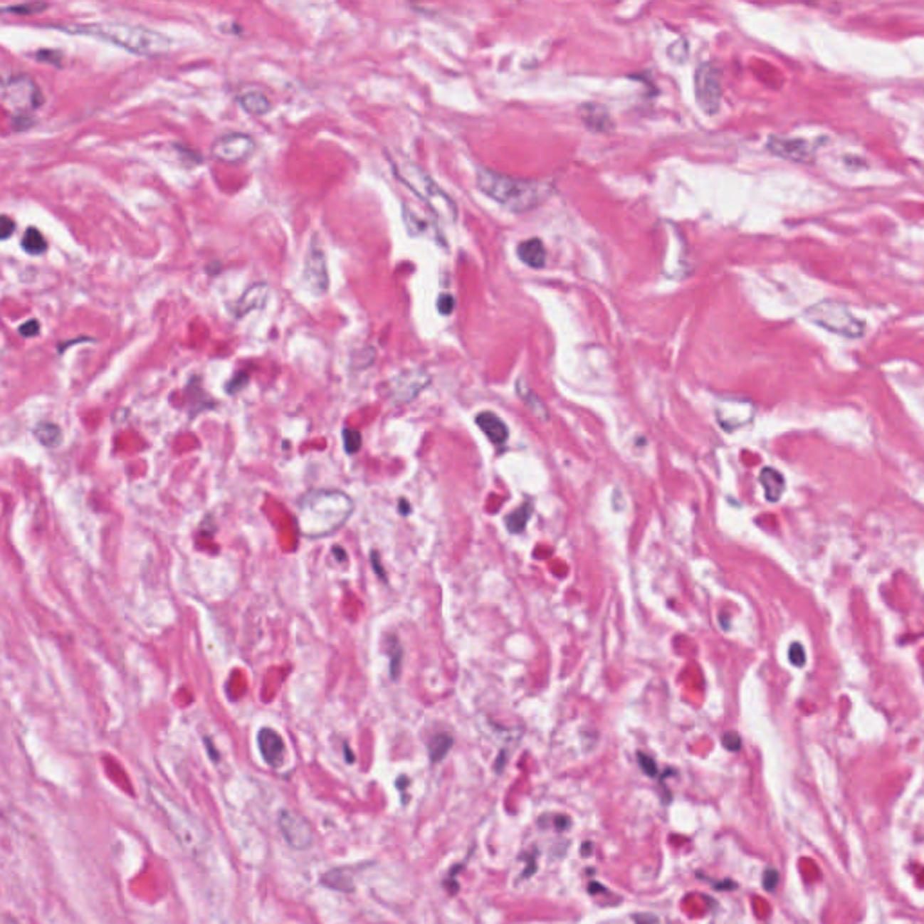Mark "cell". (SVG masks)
Segmentation results:
<instances>
[{
    "mask_svg": "<svg viewBox=\"0 0 924 924\" xmlns=\"http://www.w3.org/2000/svg\"><path fill=\"white\" fill-rule=\"evenodd\" d=\"M15 128L16 130H23V128L31 127V117L29 116H15Z\"/></svg>",
    "mask_w": 924,
    "mask_h": 924,
    "instance_id": "40",
    "label": "cell"
},
{
    "mask_svg": "<svg viewBox=\"0 0 924 924\" xmlns=\"http://www.w3.org/2000/svg\"><path fill=\"white\" fill-rule=\"evenodd\" d=\"M582 120L594 132H609V130L614 128V121L610 120V114L603 107L594 105V103L582 107Z\"/></svg>",
    "mask_w": 924,
    "mask_h": 924,
    "instance_id": "19",
    "label": "cell"
},
{
    "mask_svg": "<svg viewBox=\"0 0 924 924\" xmlns=\"http://www.w3.org/2000/svg\"><path fill=\"white\" fill-rule=\"evenodd\" d=\"M767 148L775 156L785 157L791 161H807L812 156L811 143L804 140H787V137H771L767 141Z\"/></svg>",
    "mask_w": 924,
    "mask_h": 924,
    "instance_id": "15",
    "label": "cell"
},
{
    "mask_svg": "<svg viewBox=\"0 0 924 924\" xmlns=\"http://www.w3.org/2000/svg\"><path fill=\"white\" fill-rule=\"evenodd\" d=\"M332 551H335L336 555H338V560H342V562H343V560H345V556H347V555H345V552H343V549H342V547H335V549H332Z\"/></svg>",
    "mask_w": 924,
    "mask_h": 924,
    "instance_id": "43",
    "label": "cell"
},
{
    "mask_svg": "<svg viewBox=\"0 0 924 924\" xmlns=\"http://www.w3.org/2000/svg\"><path fill=\"white\" fill-rule=\"evenodd\" d=\"M805 315H807V320H811L816 325L824 327L834 335L845 336V338H861L863 332H865V323L859 322L841 303L819 302L809 307Z\"/></svg>",
    "mask_w": 924,
    "mask_h": 924,
    "instance_id": "6",
    "label": "cell"
},
{
    "mask_svg": "<svg viewBox=\"0 0 924 924\" xmlns=\"http://www.w3.org/2000/svg\"><path fill=\"white\" fill-rule=\"evenodd\" d=\"M74 35H87L94 38L107 40L121 49L140 56H159L167 51H170L172 40L163 33H157L150 28L136 26V23L127 22H114V20H105V22L85 23V26H73L67 29Z\"/></svg>",
    "mask_w": 924,
    "mask_h": 924,
    "instance_id": "3",
    "label": "cell"
},
{
    "mask_svg": "<svg viewBox=\"0 0 924 924\" xmlns=\"http://www.w3.org/2000/svg\"><path fill=\"white\" fill-rule=\"evenodd\" d=\"M390 646H392V664H390V676H392V679L396 681L397 677H399L401 656H403V650H401L399 641H397L396 637H392V643H390Z\"/></svg>",
    "mask_w": 924,
    "mask_h": 924,
    "instance_id": "30",
    "label": "cell"
},
{
    "mask_svg": "<svg viewBox=\"0 0 924 924\" xmlns=\"http://www.w3.org/2000/svg\"><path fill=\"white\" fill-rule=\"evenodd\" d=\"M278 829L285 843L295 851H307L315 843V831L311 824L291 809L278 812Z\"/></svg>",
    "mask_w": 924,
    "mask_h": 924,
    "instance_id": "10",
    "label": "cell"
},
{
    "mask_svg": "<svg viewBox=\"0 0 924 924\" xmlns=\"http://www.w3.org/2000/svg\"><path fill=\"white\" fill-rule=\"evenodd\" d=\"M392 164L397 177H399L401 181L410 188V190L416 191V194L426 202L428 206H430L435 214L448 219V221H457V204L451 201V197L446 194V191L441 190V188L434 183V179H431L426 172H423L417 164L410 163V161L406 159H392Z\"/></svg>",
    "mask_w": 924,
    "mask_h": 924,
    "instance_id": "4",
    "label": "cell"
},
{
    "mask_svg": "<svg viewBox=\"0 0 924 924\" xmlns=\"http://www.w3.org/2000/svg\"><path fill=\"white\" fill-rule=\"evenodd\" d=\"M715 416L724 430L733 431L753 419L755 406L746 399H720L715 406Z\"/></svg>",
    "mask_w": 924,
    "mask_h": 924,
    "instance_id": "12",
    "label": "cell"
},
{
    "mask_svg": "<svg viewBox=\"0 0 924 924\" xmlns=\"http://www.w3.org/2000/svg\"><path fill=\"white\" fill-rule=\"evenodd\" d=\"M453 746V737L448 733H439L435 735L434 738L428 744V755H430V762L431 764H437V762L443 760L444 757L448 755V751L451 750Z\"/></svg>",
    "mask_w": 924,
    "mask_h": 924,
    "instance_id": "24",
    "label": "cell"
},
{
    "mask_svg": "<svg viewBox=\"0 0 924 924\" xmlns=\"http://www.w3.org/2000/svg\"><path fill=\"white\" fill-rule=\"evenodd\" d=\"M303 280L315 293H325L329 289V273H327L325 253L320 246L318 238L313 237L311 246L307 249L303 261Z\"/></svg>",
    "mask_w": 924,
    "mask_h": 924,
    "instance_id": "11",
    "label": "cell"
},
{
    "mask_svg": "<svg viewBox=\"0 0 924 924\" xmlns=\"http://www.w3.org/2000/svg\"><path fill=\"white\" fill-rule=\"evenodd\" d=\"M477 424L485 435H488V439L495 444H502L508 441L509 437V430L508 424L500 419L498 416H495L493 412H481L477 416Z\"/></svg>",
    "mask_w": 924,
    "mask_h": 924,
    "instance_id": "17",
    "label": "cell"
},
{
    "mask_svg": "<svg viewBox=\"0 0 924 924\" xmlns=\"http://www.w3.org/2000/svg\"><path fill=\"white\" fill-rule=\"evenodd\" d=\"M2 103L13 116H31L33 110L42 107L43 94L28 74H13L2 83Z\"/></svg>",
    "mask_w": 924,
    "mask_h": 924,
    "instance_id": "7",
    "label": "cell"
},
{
    "mask_svg": "<svg viewBox=\"0 0 924 924\" xmlns=\"http://www.w3.org/2000/svg\"><path fill=\"white\" fill-rule=\"evenodd\" d=\"M13 231H15V221H11L8 215H2L0 217V238L8 241L13 235Z\"/></svg>",
    "mask_w": 924,
    "mask_h": 924,
    "instance_id": "35",
    "label": "cell"
},
{
    "mask_svg": "<svg viewBox=\"0 0 924 924\" xmlns=\"http://www.w3.org/2000/svg\"><path fill=\"white\" fill-rule=\"evenodd\" d=\"M19 332L22 338H35V336H38L40 332V323L36 322V320H29V322L22 323V325L19 327Z\"/></svg>",
    "mask_w": 924,
    "mask_h": 924,
    "instance_id": "33",
    "label": "cell"
},
{
    "mask_svg": "<svg viewBox=\"0 0 924 924\" xmlns=\"http://www.w3.org/2000/svg\"><path fill=\"white\" fill-rule=\"evenodd\" d=\"M238 105L251 116H266L273 109L271 101L258 90H248L238 96Z\"/></svg>",
    "mask_w": 924,
    "mask_h": 924,
    "instance_id": "21",
    "label": "cell"
},
{
    "mask_svg": "<svg viewBox=\"0 0 924 924\" xmlns=\"http://www.w3.org/2000/svg\"><path fill=\"white\" fill-rule=\"evenodd\" d=\"M269 298V285L266 282H256V284H251L248 289L244 291V295L238 298V302L235 303V316L237 318H242L244 315H249L255 309H261V307L266 305Z\"/></svg>",
    "mask_w": 924,
    "mask_h": 924,
    "instance_id": "16",
    "label": "cell"
},
{
    "mask_svg": "<svg viewBox=\"0 0 924 924\" xmlns=\"http://www.w3.org/2000/svg\"><path fill=\"white\" fill-rule=\"evenodd\" d=\"M152 798L156 800L157 807L163 811L175 839L187 851V854L201 856L202 852L206 851L208 841H210L208 832L204 831V827L199 824L190 812H187L184 809L179 807V805H175L174 802L168 800L163 792H154Z\"/></svg>",
    "mask_w": 924,
    "mask_h": 924,
    "instance_id": "5",
    "label": "cell"
},
{
    "mask_svg": "<svg viewBox=\"0 0 924 924\" xmlns=\"http://www.w3.org/2000/svg\"><path fill=\"white\" fill-rule=\"evenodd\" d=\"M437 309H439L441 315L450 316L455 309V298L450 295V293H443L437 300Z\"/></svg>",
    "mask_w": 924,
    "mask_h": 924,
    "instance_id": "31",
    "label": "cell"
},
{
    "mask_svg": "<svg viewBox=\"0 0 924 924\" xmlns=\"http://www.w3.org/2000/svg\"><path fill=\"white\" fill-rule=\"evenodd\" d=\"M760 484L764 485L765 498L769 502H778L785 491V478L775 468H764L760 471Z\"/></svg>",
    "mask_w": 924,
    "mask_h": 924,
    "instance_id": "20",
    "label": "cell"
},
{
    "mask_svg": "<svg viewBox=\"0 0 924 924\" xmlns=\"http://www.w3.org/2000/svg\"><path fill=\"white\" fill-rule=\"evenodd\" d=\"M35 437L40 444L47 448H56L62 443V428L55 423H38L33 430Z\"/></svg>",
    "mask_w": 924,
    "mask_h": 924,
    "instance_id": "22",
    "label": "cell"
},
{
    "mask_svg": "<svg viewBox=\"0 0 924 924\" xmlns=\"http://www.w3.org/2000/svg\"><path fill=\"white\" fill-rule=\"evenodd\" d=\"M36 60H40V62H51L55 63V65H58L60 55L56 53V51L55 53H49V51H38V53H36Z\"/></svg>",
    "mask_w": 924,
    "mask_h": 924,
    "instance_id": "38",
    "label": "cell"
},
{
    "mask_svg": "<svg viewBox=\"0 0 924 924\" xmlns=\"http://www.w3.org/2000/svg\"><path fill=\"white\" fill-rule=\"evenodd\" d=\"M370 560H372V567H374V571L377 572V576H379L381 579H384L383 567H381V563H379V555H377V552L374 551V552H372V556H370Z\"/></svg>",
    "mask_w": 924,
    "mask_h": 924,
    "instance_id": "41",
    "label": "cell"
},
{
    "mask_svg": "<svg viewBox=\"0 0 924 924\" xmlns=\"http://www.w3.org/2000/svg\"><path fill=\"white\" fill-rule=\"evenodd\" d=\"M532 513V502H525L522 504L520 508L515 509V511L505 518V524H508V529L511 532H522L524 527L527 525V520L531 518Z\"/></svg>",
    "mask_w": 924,
    "mask_h": 924,
    "instance_id": "26",
    "label": "cell"
},
{
    "mask_svg": "<svg viewBox=\"0 0 924 924\" xmlns=\"http://www.w3.org/2000/svg\"><path fill=\"white\" fill-rule=\"evenodd\" d=\"M723 746L726 747L728 751H738V750H740L742 740H740V737H738V733H735V731H728V733H724Z\"/></svg>",
    "mask_w": 924,
    "mask_h": 924,
    "instance_id": "34",
    "label": "cell"
},
{
    "mask_svg": "<svg viewBox=\"0 0 924 924\" xmlns=\"http://www.w3.org/2000/svg\"><path fill=\"white\" fill-rule=\"evenodd\" d=\"M637 760H639V765H641V769H643V773L649 775L650 778L657 777V764L653 762V758H650L649 755L639 753V755H637Z\"/></svg>",
    "mask_w": 924,
    "mask_h": 924,
    "instance_id": "32",
    "label": "cell"
},
{
    "mask_svg": "<svg viewBox=\"0 0 924 924\" xmlns=\"http://www.w3.org/2000/svg\"><path fill=\"white\" fill-rule=\"evenodd\" d=\"M258 750H261L262 758L271 767H280L285 758V744L278 733L271 728H262L258 731Z\"/></svg>",
    "mask_w": 924,
    "mask_h": 924,
    "instance_id": "14",
    "label": "cell"
},
{
    "mask_svg": "<svg viewBox=\"0 0 924 924\" xmlns=\"http://www.w3.org/2000/svg\"><path fill=\"white\" fill-rule=\"evenodd\" d=\"M477 184L488 197L515 214L535 210L552 194V184L545 181L511 177L490 168H478Z\"/></svg>",
    "mask_w": 924,
    "mask_h": 924,
    "instance_id": "2",
    "label": "cell"
},
{
    "mask_svg": "<svg viewBox=\"0 0 924 924\" xmlns=\"http://www.w3.org/2000/svg\"><path fill=\"white\" fill-rule=\"evenodd\" d=\"M428 383H430V376L423 370H404L390 381V392L399 403H410L423 392V389H426Z\"/></svg>",
    "mask_w": 924,
    "mask_h": 924,
    "instance_id": "13",
    "label": "cell"
},
{
    "mask_svg": "<svg viewBox=\"0 0 924 924\" xmlns=\"http://www.w3.org/2000/svg\"><path fill=\"white\" fill-rule=\"evenodd\" d=\"M2 924H20V923H16V920L11 919V917L4 915V917H2Z\"/></svg>",
    "mask_w": 924,
    "mask_h": 924,
    "instance_id": "45",
    "label": "cell"
},
{
    "mask_svg": "<svg viewBox=\"0 0 924 924\" xmlns=\"http://www.w3.org/2000/svg\"><path fill=\"white\" fill-rule=\"evenodd\" d=\"M695 98L699 107L708 116H715L723 100L720 70L715 63L704 62L695 70Z\"/></svg>",
    "mask_w": 924,
    "mask_h": 924,
    "instance_id": "8",
    "label": "cell"
},
{
    "mask_svg": "<svg viewBox=\"0 0 924 924\" xmlns=\"http://www.w3.org/2000/svg\"><path fill=\"white\" fill-rule=\"evenodd\" d=\"M399 509H401V515H408V513H410V505H408L406 500L399 502Z\"/></svg>",
    "mask_w": 924,
    "mask_h": 924,
    "instance_id": "42",
    "label": "cell"
},
{
    "mask_svg": "<svg viewBox=\"0 0 924 924\" xmlns=\"http://www.w3.org/2000/svg\"><path fill=\"white\" fill-rule=\"evenodd\" d=\"M762 879H764V888L767 890V892H773V890L777 888L780 876H778V872L775 868H767L764 872V878Z\"/></svg>",
    "mask_w": 924,
    "mask_h": 924,
    "instance_id": "37",
    "label": "cell"
},
{
    "mask_svg": "<svg viewBox=\"0 0 924 924\" xmlns=\"http://www.w3.org/2000/svg\"><path fill=\"white\" fill-rule=\"evenodd\" d=\"M354 511L352 498L340 490H311L298 500V529L305 538H325L340 531Z\"/></svg>",
    "mask_w": 924,
    "mask_h": 924,
    "instance_id": "1",
    "label": "cell"
},
{
    "mask_svg": "<svg viewBox=\"0 0 924 924\" xmlns=\"http://www.w3.org/2000/svg\"><path fill=\"white\" fill-rule=\"evenodd\" d=\"M256 152V143L251 136L242 132H226L211 145V156L228 164H242Z\"/></svg>",
    "mask_w": 924,
    "mask_h": 924,
    "instance_id": "9",
    "label": "cell"
},
{
    "mask_svg": "<svg viewBox=\"0 0 924 924\" xmlns=\"http://www.w3.org/2000/svg\"><path fill=\"white\" fill-rule=\"evenodd\" d=\"M637 924H659V919L656 915H650V913H643V915H636L634 917Z\"/></svg>",
    "mask_w": 924,
    "mask_h": 924,
    "instance_id": "39",
    "label": "cell"
},
{
    "mask_svg": "<svg viewBox=\"0 0 924 924\" xmlns=\"http://www.w3.org/2000/svg\"><path fill=\"white\" fill-rule=\"evenodd\" d=\"M343 750H345V758H347V760H349V764H352V762H354V757H352V753H350L349 746H345V747H343Z\"/></svg>",
    "mask_w": 924,
    "mask_h": 924,
    "instance_id": "44",
    "label": "cell"
},
{
    "mask_svg": "<svg viewBox=\"0 0 924 924\" xmlns=\"http://www.w3.org/2000/svg\"><path fill=\"white\" fill-rule=\"evenodd\" d=\"M517 253H518V258H520L525 266H529V268L538 269L545 266L547 253H545V246L540 238H527V241L520 242Z\"/></svg>",
    "mask_w": 924,
    "mask_h": 924,
    "instance_id": "18",
    "label": "cell"
},
{
    "mask_svg": "<svg viewBox=\"0 0 924 924\" xmlns=\"http://www.w3.org/2000/svg\"><path fill=\"white\" fill-rule=\"evenodd\" d=\"M49 8V4L46 2H26V4H15V6H4L2 11L4 13H15V15H36V13H42Z\"/></svg>",
    "mask_w": 924,
    "mask_h": 924,
    "instance_id": "27",
    "label": "cell"
},
{
    "mask_svg": "<svg viewBox=\"0 0 924 924\" xmlns=\"http://www.w3.org/2000/svg\"><path fill=\"white\" fill-rule=\"evenodd\" d=\"M789 661L791 664H794L797 668H802L807 663V653H805V649L800 645V643H792L789 646Z\"/></svg>",
    "mask_w": 924,
    "mask_h": 924,
    "instance_id": "29",
    "label": "cell"
},
{
    "mask_svg": "<svg viewBox=\"0 0 924 924\" xmlns=\"http://www.w3.org/2000/svg\"><path fill=\"white\" fill-rule=\"evenodd\" d=\"M22 249L28 253V255H33V256L42 255V253L47 249L46 238L42 237V233H40L36 228H28L22 237Z\"/></svg>",
    "mask_w": 924,
    "mask_h": 924,
    "instance_id": "25",
    "label": "cell"
},
{
    "mask_svg": "<svg viewBox=\"0 0 924 924\" xmlns=\"http://www.w3.org/2000/svg\"><path fill=\"white\" fill-rule=\"evenodd\" d=\"M362 443L363 439L359 431L352 430V428H345V430H343V448H345L347 453L349 455L357 453L359 448H362Z\"/></svg>",
    "mask_w": 924,
    "mask_h": 924,
    "instance_id": "28",
    "label": "cell"
},
{
    "mask_svg": "<svg viewBox=\"0 0 924 924\" xmlns=\"http://www.w3.org/2000/svg\"><path fill=\"white\" fill-rule=\"evenodd\" d=\"M517 392H518V396L522 397V401H524V403L527 404L529 410H531V412L535 414L536 417H540V419H549V414H547V408H545V404L542 403V399H538V396H536V394L532 392V390L529 389L527 384H525L522 379L517 381Z\"/></svg>",
    "mask_w": 924,
    "mask_h": 924,
    "instance_id": "23",
    "label": "cell"
},
{
    "mask_svg": "<svg viewBox=\"0 0 924 924\" xmlns=\"http://www.w3.org/2000/svg\"><path fill=\"white\" fill-rule=\"evenodd\" d=\"M248 379H249L248 374H244V372L237 374V376H235L233 379H231L228 384H226V392H228V394H237L238 390H241L242 387H244V384L248 383Z\"/></svg>",
    "mask_w": 924,
    "mask_h": 924,
    "instance_id": "36",
    "label": "cell"
}]
</instances>
